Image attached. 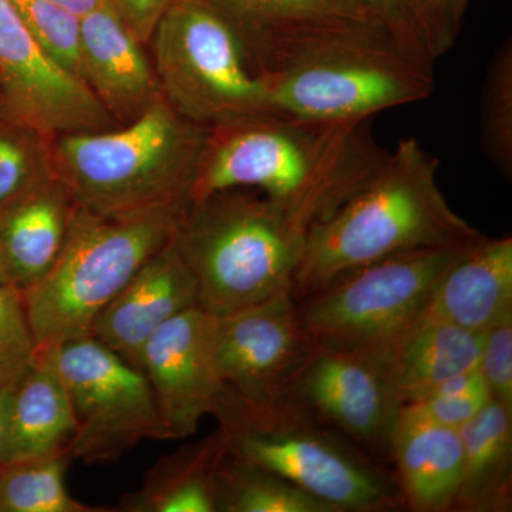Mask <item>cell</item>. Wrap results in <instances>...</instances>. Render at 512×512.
I'll list each match as a JSON object with an SVG mask.
<instances>
[{
    "label": "cell",
    "instance_id": "603a6c76",
    "mask_svg": "<svg viewBox=\"0 0 512 512\" xmlns=\"http://www.w3.org/2000/svg\"><path fill=\"white\" fill-rule=\"evenodd\" d=\"M460 436L463 468L451 511H511L512 409L488 400Z\"/></svg>",
    "mask_w": 512,
    "mask_h": 512
},
{
    "label": "cell",
    "instance_id": "e575fe53",
    "mask_svg": "<svg viewBox=\"0 0 512 512\" xmlns=\"http://www.w3.org/2000/svg\"><path fill=\"white\" fill-rule=\"evenodd\" d=\"M60 8L66 9L67 12L77 16V18L83 19L84 16L90 15L94 10L99 9L104 3L109 0H52Z\"/></svg>",
    "mask_w": 512,
    "mask_h": 512
},
{
    "label": "cell",
    "instance_id": "4fadbf2b",
    "mask_svg": "<svg viewBox=\"0 0 512 512\" xmlns=\"http://www.w3.org/2000/svg\"><path fill=\"white\" fill-rule=\"evenodd\" d=\"M284 397L367 453L389 456L400 402L372 357L313 345Z\"/></svg>",
    "mask_w": 512,
    "mask_h": 512
},
{
    "label": "cell",
    "instance_id": "ac0fdd59",
    "mask_svg": "<svg viewBox=\"0 0 512 512\" xmlns=\"http://www.w3.org/2000/svg\"><path fill=\"white\" fill-rule=\"evenodd\" d=\"M483 332L421 315L372 357L402 404L416 402L431 387L477 369Z\"/></svg>",
    "mask_w": 512,
    "mask_h": 512
},
{
    "label": "cell",
    "instance_id": "cb8c5ba5",
    "mask_svg": "<svg viewBox=\"0 0 512 512\" xmlns=\"http://www.w3.org/2000/svg\"><path fill=\"white\" fill-rule=\"evenodd\" d=\"M228 454L224 430L188 444L151 468L143 487L124 495L126 512H218L217 473Z\"/></svg>",
    "mask_w": 512,
    "mask_h": 512
},
{
    "label": "cell",
    "instance_id": "4dcf8cb0",
    "mask_svg": "<svg viewBox=\"0 0 512 512\" xmlns=\"http://www.w3.org/2000/svg\"><path fill=\"white\" fill-rule=\"evenodd\" d=\"M477 369L491 399L512 409V313L484 330Z\"/></svg>",
    "mask_w": 512,
    "mask_h": 512
},
{
    "label": "cell",
    "instance_id": "2e32d148",
    "mask_svg": "<svg viewBox=\"0 0 512 512\" xmlns=\"http://www.w3.org/2000/svg\"><path fill=\"white\" fill-rule=\"evenodd\" d=\"M141 45L110 0L80 19L84 83L121 123L136 120L163 97Z\"/></svg>",
    "mask_w": 512,
    "mask_h": 512
},
{
    "label": "cell",
    "instance_id": "1f68e13d",
    "mask_svg": "<svg viewBox=\"0 0 512 512\" xmlns=\"http://www.w3.org/2000/svg\"><path fill=\"white\" fill-rule=\"evenodd\" d=\"M490 399L487 390L427 397L402 404L397 420L417 421L460 430Z\"/></svg>",
    "mask_w": 512,
    "mask_h": 512
},
{
    "label": "cell",
    "instance_id": "7a4b0ae2",
    "mask_svg": "<svg viewBox=\"0 0 512 512\" xmlns=\"http://www.w3.org/2000/svg\"><path fill=\"white\" fill-rule=\"evenodd\" d=\"M439 165L416 138L400 141L359 190L309 229L293 276V298L390 256L480 238L483 234L456 214L441 192Z\"/></svg>",
    "mask_w": 512,
    "mask_h": 512
},
{
    "label": "cell",
    "instance_id": "9a60e30c",
    "mask_svg": "<svg viewBox=\"0 0 512 512\" xmlns=\"http://www.w3.org/2000/svg\"><path fill=\"white\" fill-rule=\"evenodd\" d=\"M174 239L141 266L90 329L93 338L137 369L148 339L168 320L198 306L197 282Z\"/></svg>",
    "mask_w": 512,
    "mask_h": 512
},
{
    "label": "cell",
    "instance_id": "484cf974",
    "mask_svg": "<svg viewBox=\"0 0 512 512\" xmlns=\"http://www.w3.org/2000/svg\"><path fill=\"white\" fill-rule=\"evenodd\" d=\"M218 512H335L298 485L229 453L217 473Z\"/></svg>",
    "mask_w": 512,
    "mask_h": 512
},
{
    "label": "cell",
    "instance_id": "7402d4cb",
    "mask_svg": "<svg viewBox=\"0 0 512 512\" xmlns=\"http://www.w3.org/2000/svg\"><path fill=\"white\" fill-rule=\"evenodd\" d=\"M389 456L404 507L419 512L451 511L463 468L460 430L397 420Z\"/></svg>",
    "mask_w": 512,
    "mask_h": 512
},
{
    "label": "cell",
    "instance_id": "8fae6325",
    "mask_svg": "<svg viewBox=\"0 0 512 512\" xmlns=\"http://www.w3.org/2000/svg\"><path fill=\"white\" fill-rule=\"evenodd\" d=\"M215 365L227 392L248 409L284 397L289 380L313 346L291 292L214 316Z\"/></svg>",
    "mask_w": 512,
    "mask_h": 512
},
{
    "label": "cell",
    "instance_id": "ba28073f",
    "mask_svg": "<svg viewBox=\"0 0 512 512\" xmlns=\"http://www.w3.org/2000/svg\"><path fill=\"white\" fill-rule=\"evenodd\" d=\"M163 99L205 127L271 111L264 80L241 39L207 0H177L148 43Z\"/></svg>",
    "mask_w": 512,
    "mask_h": 512
},
{
    "label": "cell",
    "instance_id": "d4e9b609",
    "mask_svg": "<svg viewBox=\"0 0 512 512\" xmlns=\"http://www.w3.org/2000/svg\"><path fill=\"white\" fill-rule=\"evenodd\" d=\"M407 56L433 69L456 45L470 0H350Z\"/></svg>",
    "mask_w": 512,
    "mask_h": 512
},
{
    "label": "cell",
    "instance_id": "52a82bcc",
    "mask_svg": "<svg viewBox=\"0 0 512 512\" xmlns=\"http://www.w3.org/2000/svg\"><path fill=\"white\" fill-rule=\"evenodd\" d=\"M217 420L229 453L286 478L335 512L404 507L394 474L286 397L264 409L231 397Z\"/></svg>",
    "mask_w": 512,
    "mask_h": 512
},
{
    "label": "cell",
    "instance_id": "3957f363",
    "mask_svg": "<svg viewBox=\"0 0 512 512\" xmlns=\"http://www.w3.org/2000/svg\"><path fill=\"white\" fill-rule=\"evenodd\" d=\"M269 109L298 120H370L429 99L433 69L402 52L370 18L312 33L261 73Z\"/></svg>",
    "mask_w": 512,
    "mask_h": 512
},
{
    "label": "cell",
    "instance_id": "e0dca14e",
    "mask_svg": "<svg viewBox=\"0 0 512 512\" xmlns=\"http://www.w3.org/2000/svg\"><path fill=\"white\" fill-rule=\"evenodd\" d=\"M426 315L484 332L512 313V238L481 235L443 269Z\"/></svg>",
    "mask_w": 512,
    "mask_h": 512
},
{
    "label": "cell",
    "instance_id": "6da1fadb",
    "mask_svg": "<svg viewBox=\"0 0 512 512\" xmlns=\"http://www.w3.org/2000/svg\"><path fill=\"white\" fill-rule=\"evenodd\" d=\"M369 120L308 121L266 111L210 127L192 202L251 188L278 201L305 234L386 158Z\"/></svg>",
    "mask_w": 512,
    "mask_h": 512
},
{
    "label": "cell",
    "instance_id": "277c9868",
    "mask_svg": "<svg viewBox=\"0 0 512 512\" xmlns=\"http://www.w3.org/2000/svg\"><path fill=\"white\" fill-rule=\"evenodd\" d=\"M208 133L161 97L117 130L56 137L50 167L76 205L94 214L192 201Z\"/></svg>",
    "mask_w": 512,
    "mask_h": 512
},
{
    "label": "cell",
    "instance_id": "d6986e66",
    "mask_svg": "<svg viewBox=\"0 0 512 512\" xmlns=\"http://www.w3.org/2000/svg\"><path fill=\"white\" fill-rule=\"evenodd\" d=\"M76 429L53 349H36L29 369L10 393L0 466L66 450Z\"/></svg>",
    "mask_w": 512,
    "mask_h": 512
},
{
    "label": "cell",
    "instance_id": "9c48e42d",
    "mask_svg": "<svg viewBox=\"0 0 512 512\" xmlns=\"http://www.w3.org/2000/svg\"><path fill=\"white\" fill-rule=\"evenodd\" d=\"M466 245L406 252L340 276L296 299L303 328L313 345L375 355L424 315L437 278Z\"/></svg>",
    "mask_w": 512,
    "mask_h": 512
},
{
    "label": "cell",
    "instance_id": "5bb4252c",
    "mask_svg": "<svg viewBox=\"0 0 512 512\" xmlns=\"http://www.w3.org/2000/svg\"><path fill=\"white\" fill-rule=\"evenodd\" d=\"M214 316L192 306L148 339L140 370L156 396L171 440L197 433L204 417L218 416L229 397L215 365Z\"/></svg>",
    "mask_w": 512,
    "mask_h": 512
},
{
    "label": "cell",
    "instance_id": "f1b7e54d",
    "mask_svg": "<svg viewBox=\"0 0 512 512\" xmlns=\"http://www.w3.org/2000/svg\"><path fill=\"white\" fill-rule=\"evenodd\" d=\"M40 47L66 72L83 80L80 18L52 0H13Z\"/></svg>",
    "mask_w": 512,
    "mask_h": 512
},
{
    "label": "cell",
    "instance_id": "d590c367",
    "mask_svg": "<svg viewBox=\"0 0 512 512\" xmlns=\"http://www.w3.org/2000/svg\"><path fill=\"white\" fill-rule=\"evenodd\" d=\"M10 393H12V389H0V450H2L3 436H5L6 429V419H8Z\"/></svg>",
    "mask_w": 512,
    "mask_h": 512
},
{
    "label": "cell",
    "instance_id": "d6a6232c",
    "mask_svg": "<svg viewBox=\"0 0 512 512\" xmlns=\"http://www.w3.org/2000/svg\"><path fill=\"white\" fill-rule=\"evenodd\" d=\"M52 175V168L35 165L32 151L19 138L0 134V212Z\"/></svg>",
    "mask_w": 512,
    "mask_h": 512
},
{
    "label": "cell",
    "instance_id": "836d02e7",
    "mask_svg": "<svg viewBox=\"0 0 512 512\" xmlns=\"http://www.w3.org/2000/svg\"><path fill=\"white\" fill-rule=\"evenodd\" d=\"M127 28L141 43H148L158 20L177 0H110Z\"/></svg>",
    "mask_w": 512,
    "mask_h": 512
},
{
    "label": "cell",
    "instance_id": "83f0119b",
    "mask_svg": "<svg viewBox=\"0 0 512 512\" xmlns=\"http://www.w3.org/2000/svg\"><path fill=\"white\" fill-rule=\"evenodd\" d=\"M480 141L484 156L505 180L512 177V43L491 59L481 94Z\"/></svg>",
    "mask_w": 512,
    "mask_h": 512
},
{
    "label": "cell",
    "instance_id": "ffe728a7",
    "mask_svg": "<svg viewBox=\"0 0 512 512\" xmlns=\"http://www.w3.org/2000/svg\"><path fill=\"white\" fill-rule=\"evenodd\" d=\"M76 202L52 175L0 212V258L19 291L49 272L62 251Z\"/></svg>",
    "mask_w": 512,
    "mask_h": 512
},
{
    "label": "cell",
    "instance_id": "f546056e",
    "mask_svg": "<svg viewBox=\"0 0 512 512\" xmlns=\"http://www.w3.org/2000/svg\"><path fill=\"white\" fill-rule=\"evenodd\" d=\"M36 352L22 292L0 285V389H13Z\"/></svg>",
    "mask_w": 512,
    "mask_h": 512
},
{
    "label": "cell",
    "instance_id": "44dd1931",
    "mask_svg": "<svg viewBox=\"0 0 512 512\" xmlns=\"http://www.w3.org/2000/svg\"><path fill=\"white\" fill-rule=\"evenodd\" d=\"M227 19L261 76L269 63L306 36L369 18L350 0H207Z\"/></svg>",
    "mask_w": 512,
    "mask_h": 512
},
{
    "label": "cell",
    "instance_id": "7c38bea8",
    "mask_svg": "<svg viewBox=\"0 0 512 512\" xmlns=\"http://www.w3.org/2000/svg\"><path fill=\"white\" fill-rule=\"evenodd\" d=\"M0 86L12 116L40 136L113 126L90 87L36 42L13 0H0Z\"/></svg>",
    "mask_w": 512,
    "mask_h": 512
},
{
    "label": "cell",
    "instance_id": "30bf717a",
    "mask_svg": "<svg viewBox=\"0 0 512 512\" xmlns=\"http://www.w3.org/2000/svg\"><path fill=\"white\" fill-rule=\"evenodd\" d=\"M53 349L72 402L73 460L109 464L143 440H171L146 375L92 335Z\"/></svg>",
    "mask_w": 512,
    "mask_h": 512
},
{
    "label": "cell",
    "instance_id": "5b68a950",
    "mask_svg": "<svg viewBox=\"0 0 512 512\" xmlns=\"http://www.w3.org/2000/svg\"><path fill=\"white\" fill-rule=\"evenodd\" d=\"M191 205L178 200L121 215L76 205L55 264L20 291L36 349L89 336L104 306L173 241Z\"/></svg>",
    "mask_w": 512,
    "mask_h": 512
},
{
    "label": "cell",
    "instance_id": "4316f807",
    "mask_svg": "<svg viewBox=\"0 0 512 512\" xmlns=\"http://www.w3.org/2000/svg\"><path fill=\"white\" fill-rule=\"evenodd\" d=\"M69 448L0 466V512H109L80 503L67 491L64 476Z\"/></svg>",
    "mask_w": 512,
    "mask_h": 512
},
{
    "label": "cell",
    "instance_id": "8d00e7d4",
    "mask_svg": "<svg viewBox=\"0 0 512 512\" xmlns=\"http://www.w3.org/2000/svg\"><path fill=\"white\" fill-rule=\"evenodd\" d=\"M0 285H12L8 274H6L5 266H3L2 258H0Z\"/></svg>",
    "mask_w": 512,
    "mask_h": 512
},
{
    "label": "cell",
    "instance_id": "8992f818",
    "mask_svg": "<svg viewBox=\"0 0 512 512\" xmlns=\"http://www.w3.org/2000/svg\"><path fill=\"white\" fill-rule=\"evenodd\" d=\"M305 237L284 205L234 188L192 202L174 241L197 282V305L224 316L292 293Z\"/></svg>",
    "mask_w": 512,
    "mask_h": 512
}]
</instances>
